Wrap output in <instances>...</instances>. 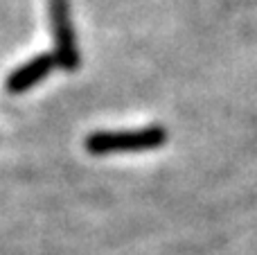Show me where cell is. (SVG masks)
Returning a JSON list of instances; mask_svg holds the SVG:
<instances>
[{"label":"cell","instance_id":"6da1fadb","mask_svg":"<svg viewBox=\"0 0 257 255\" xmlns=\"http://www.w3.org/2000/svg\"><path fill=\"white\" fill-rule=\"evenodd\" d=\"M167 140L163 126H147L138 131H97L86 138V149L95 156L124 152H149Z\"/></svg>","mask_w":257,"mask_h":255},{"label":"cell","instance_id":"7a4b0ae2","mask_svg":"<svg viewBox=\"0 0 257 255\" xmlns=\"http://www.w3.org/2000/svg\"><path fill=\"white\" fill-rule=\"evenodd\" d=\"M50 7V23L54 32V43H57V61L63 68H77V45H75V32L70 23V7L68 0H48Z\"/></svg>","mask_w":257,"mask_h":255},{"label":"cell","instance_id":"3957f363","mask_svg":"<svg viewBox=\"0 0 257 255\" xmlns=\"http://www.w3.org/2000/svg\"><path fill=\"white\" fill-rule=\"evenodd\" d=\"M57 63H59L57 54H50V52L36 54V57H32L30 61L23 63L21 68L12 70V75L7 77V81H5V88H7L9 93H14V95L25 93V90L34 88L36 84H41Z\"/></svg>","mask_w":257,"mask_h":255}]
</instances>
